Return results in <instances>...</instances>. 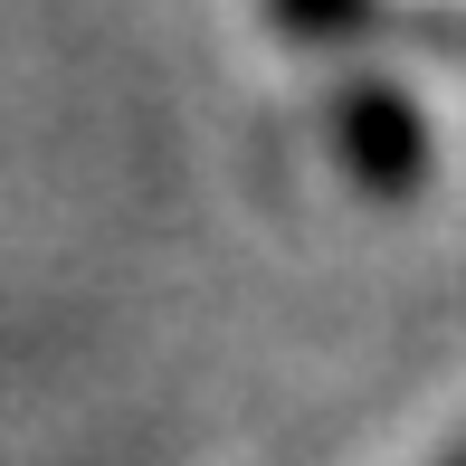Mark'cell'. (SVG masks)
I'll return each mask as SVG.
<instances>
[{"instance_id":"6da1fadb","label":"cell","mask_w":466,"mask_h":466,"mask_svg":"<svg viewBox=\"0 0 466 466\" xmlns=\"http://www.w3.org/2000/svg\"><path fill=\"white\" fill-rule=\"evenodd\" d=\"M333 153H343V172L371 200H410L429 181V124H419V105L390 76H352L333 96Z\"/></svg>"},{"instance_id":"7a4b0ae2","label":"cell","mask_w":466,"mask_h":466,"mask_svg":"<svg viewBox=\"0 0 466 466\" xmlns=\"http://www.w3.org/2000/svg\"><path fill=\"white\" fill-rule=\"evenodd\" d=\"M362 19H371V0H277V29H295V38H343Z\"/></svg>"},{"instance_id":"3957f363","label":"cell","mask_w":466,"mask_h":466,"mask_svg":"<svg viewBox=\"0 0 466 466\" xmlns=\"http://www.w3.org/2000/svg\"><path fill=\"white\" fill-rule=\"evenodd\" d=\"M438 466H466V438H457V448H448V457H438Z\"/></svg>"}]
</instances>
